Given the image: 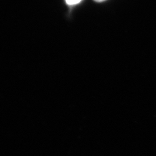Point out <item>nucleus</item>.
<instances>
[{
	"mask_svg": "<svg viewBox=\"0 0 156 156\" xmlns=\"http://www.w3.org/2000/svg\"><path fill=\"white\" fill-rule=\"evenodd\" d=\"M65 1L69 5H75L80 3L82 0H65Z\"/></svg>",
	"mask_w": 156,
	"mask_h": 156,
	"instance_id": "1",
	"label": "nucleus"
},
{
	"mask_svg": "<svg viewBox=\"0 0 156 156\" xmlns=\"http://www.w3.org/2000/svg\"><path fill=\"white\" fill-rule=\"evenodd\" d=\"M94 1L96 2H103L105 1V0H94Z\"/></svg>",
	"mask_w": 156,
	"mask_h": 156,
	"instance_id": "2",
	"label": "nucleus"
}]
</instances>
